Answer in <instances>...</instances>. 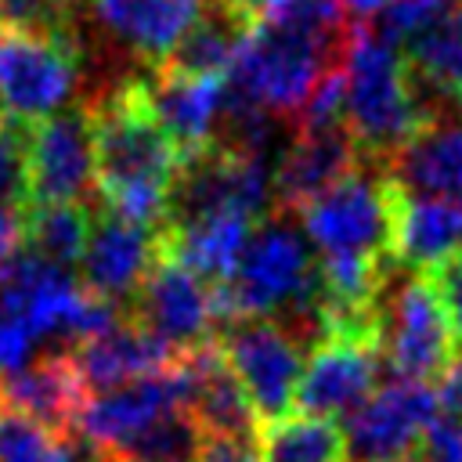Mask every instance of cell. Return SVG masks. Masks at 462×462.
<instances>
[{"mask_svg": "<svg viewBox=\"0 0 462 462\" xmlns=\"http://www.w3.org/2000/svg\"><path fill=\"white\" fill-rule=\"evenodd\" d=\"M79 87L72 36H0V112L25 126L54 116Z\"/></svg>", "mask_w": 462, "mask_h": 462, "instance_id": "obj_9", "label": "cell"}, {"mask_svg": "<svg viewBox=\"0 0 462 462\" xmlns=\"http://www.w3.org/2000/svg\"><path fill=\"white\" fill-rule=\"evenodd\" d=\"M415 462H462V422L451 415H437L415 448Z\"/></svg>", "mask_w": 462, "mask_h": 462, "instance_id": "obj_31", "label": "cell"}, {"mask_svg": "<svg viewBox=\"0 0 462 462\" xmlns=\"http://www.w3.org/2000/svg\"><path fill=\"white\" fill-rule=\"evenodd\" d=\"M90 7L97 25L116 43L162 65L184 29L195 22L202 0H90Z\"/></svg>", "mask_w": 462, "mask_h": 462, "instance_id": "obj_24", "label": "cell"}, {"mask_svg": "<svg viewBox=\"0 0 462 462\" xmlns=\"http://www.w3.org/2000/svg\"><path fill=\"white\" fill-rule=\"evenodd\" d=\"M217 4H231V7H245V11H253V14H256V4H260V0H217Z\"/></svg>", "mask_w": 462, "mask_h": 462, "instance_id": "obj_37", "label": "cell"}, {"mask_svg": "<svg viewBox=\"0 0 462 462\" xmlns=\"http://www.w3.org/2000/svg\"><path fill=\"white\" fill-rule=\"evenodd\" d=\"M458 112H462V101H458Z\"/></svg>", "mask_w": 462, "mask_h": 462, "instance_id": "obj_40", "label": "cell"}, {"mask_svg": "<svg viewBox=\"0 0 462 462\" xmlns=\"http://www.w3.org/2000/svg\"><path fill=\"white\" fill-rule=\"evenodd\" d=\"M455 263H458V267H462V249H458V260H455Z\"/></svg>", "mask_w": 462, "mask_h": 462, "instance_id": "obj_39", "label": "cell"}, {"mask_svg": "<svg viewBox=\"0 0 462 462\" xmlns=\"http://www.w3.org/2000/svg\"><path fill=\"white\" fill-rule=\"evenodd\" d=\"M25 242V217L22 209H11V206H0V263L7 256H14Z\"/></svg>", "mask_w": 462, "mask_h": 462, "instance_id": "obj_35", "label": "cell"}, {"mask_svg": "<svg viewBox=\"0 0 462 462\" xmlns=\"http://www.w3.org/2000/svg\"><path fill=\"white\" fill-rule=\"evenodd\" d=\"M343 79H346V126L365 162L383 166L419 126L440 116V101H433L411 79L404 54L375 40L365 29V22L357 25L343 54Z\"/></svg>", "mask_w": 462, "mask_h": 462, "instance_id": "obj_2", "label": "cell"}, {"mask_svg": "<svg viewBox=\"0 0 462 462\" xmlns=\"http://www.w3.org/2000/svg\"><path fill=\"white\" fill-rule=\"evenodd\" d=\"M69 357H72L87 393H105V390L159 375L180 361L177 350H170L162 339L144 332L130 314H123V321H116L108 332L76 343L69 350Z\"/></svg>", "mask_w": 462, "mask_h": 462, "instance_id": "obj_17", "label": "cell"}, {"mask_svg": "<svg viewBox=\"0 0 462 462\" xmlns=\"http://www.w3.org/2000/svg\"><path fill=\"white\" fill-rule=\"evenodd\" d=\"M408 462H415V458H408Z\"/></svg>", "mask_w": 462, "mask_h": 462, "instance_id": "obj_41", "label": "cell"}, {"mask_svg": "<svg viewBox=\"0 0 462 462\" xmlns=\"http://www.w3.org/2000/svg\"><path fill=\"white\" fill-rule=\"evenodd\" d=\"M458 350L455 325L433 278L404 274L379 300V361L393 379L433 383Z\"/></svg>", "mask_w": 462, "mask_h": 462, "instance_id": "obj_6", "label": "cell"}, {"mask_svg": "<svg viewBox=\"0 0 462 462\" xmlns=\"http://www.w3.org/2000/svg\"><path fill=\"white\" fill-rule=\"evenodd\" d=\"M253 231L256 220L242 213H206L180 224H162V256L177 260L209 285H224L235 274Z\"/></svg>", "mask_w": 462, "mask_h": 462, "instance_id": "obj_22", "label": "cell"}, {"mask_svg": "<svg viewBox=\"0 0 462 462\" xmlns=\"http://www.w3.org/2000/svg\"><path fill=\"white\" fill-rule=\"evenodd\" d=\"M162 256V227H148V224H134L123 220L116 213H97L79 271H83V285L87 292L119 303L126 310L130 296L137 292V285L144 282V274L155 267V260Z\"/></svg>", "mask_w": 462, "mask_h": 462, "instance_id": "obj_15", "label": "cell"}, {"mask_svg": "<svg viewBox=\"0 0 462 462\" xmlns=\"http://www.w3.org/2000/svg\"><path fill=\"white\" fill-rule=\"evenodd\" d=\"M170 411H188L184 361H177L173 368H166L159 375L105 390V393H90L87 404L79 408V419L72 430L83 440H90L94 448L119 458L141 433H148Z\"/></svg>", "mask_w": 462, "mask_h": 462, "instance_id": "obj_12", "label": "cell"}, {"mask_svg": "<svg viewBox=\"0 0 462 462\" xmlns=\"http://www.w3.org/2000/svg\"><path fill=\"white\" fill-rule=\"evenodd\" d=\"M231 372L238 375L260 426L278 422L296 404V386L303 375V346L274 318L231 321L217 336Z\"/></svg>", "mask_w": 462, "mask_h": 462, "instance_id": "obj_8", "label": "cell"}, {"mask_svg": "<svg viewBox=\"0 0 462 462\" xmlns=\"http://www.w3.org/2000/svg\"><path fill=\"white\" fill-rule=\"evenodd\" d=\"M383 173L401 195L462 202V126L430 119L383 162Z\"/></svg>", "mask_w": 462, "mask_h": 462, "instance_id": "obj_19", "label": "cell"}, {"mask_svg": "<svg viewBox=\"0 0 462 462\" xmlns=\"http://www.w3.org/2000/svg\"><path fill=\"white\" fill-rule=\"evenodd\" d=\"M393 0H343V7H346V14L354 18V22H365V18H375L383 7H390Z\"/></svg>", "mask_w": 462, "mask_h": 462, "instance_id": "obj_36", "label": "cell"}, {"mask_svg": "<svg viewBox=\"0 0 462 462\" xmlns=\"http://www.w3.org/2000/svg\"><path fill=\"white\" fill-rule=\"evenodd\" d=\"M32 350H36V332L18 314L0 307V379L22 372L32 361Z\"/></svg>", "mask_w": 462, "mask_h": 462, "instance_id": "obj_30", "label": "cell"}, {"mask_svg": "<svg viewBox=\"0 0 462 462\" xmlns=\"http://www.w3.org/2000/svg\"><path fill=\"white\" fill-rule=\"evenodd\" d=\"M94 119V191L97 206L148 227H162L180 152L126 79L87 101Z\"/></svg>", "mask_w": 462, "mask_h": 462, "instance_id": "obj_1", "label": "cell"}, {"mask_svg": "<svg viewBox=\"0 0 462 462\" xmlns=\"http://www.w3.org/2000/svg\"><path fill=\"white\" fill-rule=\"evenodd\" d=\"M25 249L40 260L72 271L83 260L94 209L90 202H51V206H29L25 213Z\"/></svg>", "mask_w": 462, "mask_h": 462, "instance_id": "obj_26", "label": "cell"}, {"mask_svg": "<svg viewBox=\"0 0 462 462\" xmlns=\"http://www.w3.org/2000/svg\"><path fill=\"white\" fill-rule=\"evenodd\" d=\"M440 415L433 383L390 379L343 419L346 462H408L422 430Z\"/></svg>", "mask_w": 462, "mask_h": 462, "instance_id": "obj_10", "label": "cell"}, {"mask_svg": "<svg viewBox=\"0 0 462 462\" xmlns=\"http://www.w3.org/2000/svg\"><path fill=\"white\" fill-rule=\"evenodd\" d=\"M137 90L152 119L166 130V137L180 152V162L217 144L224 101H227L224 79L180 76V72L155 65L144 79H137Z\"/></svg>", "mask_w": 462, "mask_h": 462, "instance_id": "obj_14", "label": "cell"}, {"mask_svg": "<svg viewBox=\"0 0 462 462\" xmlns=\"http://www.w3.org/2000/svg\"><path fill=\"white\" fill-rule=\"evenodd\" d=\"M336 65H343V54H336L332 47L303 32L256 22L224 83L231 94L267 108L296 130V119L307 108L314 87Z\"/></svg>", "mask_w": 462, "mask_h": 462, "instance_id": "obj_5", "label": "cell"}, {"mask_svg": "<svg viewBox=\"0 0 462 462\" xmlns=\"http://www.w3.org/2000/svg\"><path fill=\"white\" fill-rule=\"evenodd\" d=\"M195 462H260L256 437H235V433H202Z\"/></svg>", "mask_w": 462, "mask_h": 462, "instance_id": "obj_32", "label": "cell"}, {"mask_svg": "<svg viewBox=\"0 0 462 462\" xmlns=\"http://www.w3.org/2000/svg\"><path fill=\"white\" fill-rule=\"evenodd\" d=\"M404 65L433 101H462V4L437 14L419 36L404 43Z\"/></svg>", "mask_w": 462, "mask_h": 462, "instance_id": "obj_25", "label": "cell"}, {"mask_svg": "<svg viewBox=\"0 0 462 462\" xmlns=\"http://www.w3.org/2000/svg\"><path fill=\"white\" fill-rule=\"evenodd\" d=\"M433 390H437L440 411L462 422V343H458L455 357L448 361V368L437 375V386H433Z\"/></svg>", "mask_w": 462, "mask_h": 462, "instance_id": "obj_33", "label": "cell"}, {"mask_svg": "<svg viewBox=\"0 0 462 462\" xmlns=\"http://www.w3.org/2000/svg\"><path fill=\"white\" fill-rule=\"evenodd\" d=\"M318 285V256L289 213H271L256 224L235 274L217 285L220 325L245 318H282ZM220 328V332H224Z\"/></svg>", "mask_w": 462, "mask_h": 462, "instance_id": "obj_4", "label": "cell"}, {"mask_svg": "<svg viewBox=\"0 0 462 462\" xmlns=\"http://www.w3.org/2000/svg\"><path fill=\"white\" fill-rule=\"evenodd\" d=\"M188 372V415L199 422L202 433H235V437H256L260 419L231 372L220 343L199 346L180 357Z\"/></svg>", "mask_w": 462, "mask_h": 462, "instance_id": "obj_21", "label": "cell"}, {"mask_svg": "<svg viewBox=\"0 0 462 462\" xmlns=\"http://www.w3.org/2000/svg\"><path fill=\"white\" fill-rule=\"evenodd\" d=\"M296 217L321 263H393V184L375 162L350 170Z\"/></svg>", "mask_w": 462, "mask_h": 462, "instance_id": "obj_3", "label": "cell"}, {"mask_svg": "<svg viewBox=\"0 0 462 462\" xmlns=\"http://www.w3.org/2000/svg\"><path fill=\"white\" fill-rule=\"evenodd\" d=\"M256 451L260 462H346L339 422L314 415H285L278 422H263Z\"/></svg>", "mask_w": 462, "mask_h": 462, "instance_id": "obj_27", "label": "cell"}, {"mask_svg": "<svg viewBox=\"0 0 462 462\" xmlns=\"http://www.w3.org/2000/svg\"><path fill=\"white\" fill-rule=\"evenodd\" d=\"M126 314L177 354L217 343L224 328L217 310V285L202 282L170 256L155 260V267L130 296Z\"/></svg>", "mask_w": 462, "mask_h": 462, "instance_id": "obj_7", "label": "cell"}, {"mask_svg": "<svg viewBox=\"0 0 462 462\" xmlns=\"http://www.w3.org/2000/svg\"><path fill=\"white\" fill-rule=\"evenodd\" d=\"M433 285H437V292H440V300H444V307H448V318H451V325H455V336H458V343H462V267H458V263L444 267V271L433 278Z\"/></svg>", "mask_w": 462, "mask_h": 462, "instance_id": "obj_34", "label": "cell"}, {"mask_svg": "<svg viewBox=\"0 0 462 462\" xmlns=\"http://www.w3.org/2000/svg\"><path fill=\"white\" fill-rule=\"evenodd\" d=\"M61 4H65V7H69V11H72V7H79V4H83V0H61Z\"/></svg>", "mask_w": 462, "mask_h": 462, "instance_id": "obj_38", "label": "cell"}, {"mask_svg": "<svg viewBox=\"0 0 462 462\" xmlns=\"http://www.w3.org/2000/svg\"><path fill=\"white\" fill-rule=\"evenodd\" d=\"M256 25V14L245 7L202 0L195 22L184 29L162 69L180 72V76H202V79H227L235 69L249 32Z\"/></svg>", "mask_w": 462, "mask_h": 462, "instance_id": "obj_23", "label": "cell"}, {"mask_svg": "<svg viewBox=\"0 0 462 462\" xmlns=\"http://www.w3.org/2000/svg\"><path fill=\"white\" fill-rule=\"evenodd\" d=\"M87 397L90 393H87L69 350L36 357L22 372L0 379V401L7 404V411H18V415H25L47 430H58V433H72Z\"/></svg>", "mask_w": 462, "mask_h": 462, "instance_id": "obj_20", "label": "cell"}, {"mask_svg": "<svg viewBox=\"0 0 462 462\" xmlns=\"http://www.w3.org/2000/svg\"><path fill=\"white\" fill-rule=\"evenodd\" d=\"M0 36H72V11L61 0H0Z\"/></svg>", "mask_w": 462, "mask_h": 462, "instance_id": "obj_28", "label": "cell"}, {"mask_svg": "<svg viewBox=\"0 0 462 462\" xmlns=\"http://www.w3.org/2000/svg\"><path fill=\"white\" fill-rule=\"evenodd\" d=\"M97 202L90 105H69L29 126V206Z\"/></svg>", "mask_w": 462, "mask_h": 462, "instance_id": "obj_11", "label": "cell"}, {"mask_svg": "<svg viewBox=\"0 0 462 462\" xmlns=\"http://www.w3.org/2000/svg\"><path fill=\"white\" fill-rule=\"evenodd\" d=\"M462 249V202L415 199L393 188V263L408 274L437 278L458 260Z\"/></svg>", "mask_w": 462, "mask_h": 462, "instance_id": "obj_18", "label": "cell"}, {"mask_svg": "<svg viewBox=\"0 0 462 462\" xmlns=\"http://www.w3.org/2000/svg\"><path fill=\"white\" fill-rule=\"evenodd\" d=\"M379 368L383 361L372 339L325 336L303 361V375L296 386L300 415L332 419V422L346 419L357 404H365L375 393Z\"/></svg>", "mask_w": 462, "mask_h": 462, "instance_id": "obj_13", "label": "cell"}, {"mask_svg": "<svg viewBox=\"0 0 462 462\" xmlns=\"http://www.w3.org/2000/svg\"><path fill=\"white\" fill-rule=\"evenodd\" d=\"M361 148L350 126H325V130H296L274 166V209L296 213L332 184H339L350 170H357Z\"/></svg>", "mask_w": 462, "mask_h": 462, "instance_id": "obj_16", "label": "cell"}, {"mask_svg": "<svg viewBox=\"0 0 462 462\" xmlns=\"http://www.w3.org/2000/svg\"><path fill=\"white\" fill-rule=\"evenodd\" d=\"M0 206L29 209V126L0 112Z\"/></svg>", "mask_w": 462, "mask_h": 462, "instance_id": "obj_29", "label": "cell"}]
</instances>
